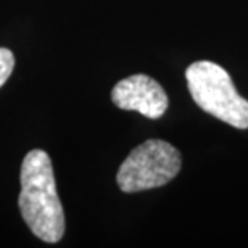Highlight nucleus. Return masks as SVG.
Segmentation results:
<instances>
[{
  "instance_id": "1",
  "label": "nucleus",
  "mask_w": 248,
  "mask_h": 248,
  "mask_svg": "<svg viewBox=\"0 0 248 248\" xmlns=\"http://www.w3.org/2000/svg\"><path fill=\"white\" fill-rule=\"evenodd\" d=\"M18 206L32 234L55 244L64 234V213L57 193L52 160L44 150H31L21 165Z\"/></svg>"
},
{
  "instance_id": "2",
  "label": "nucleus",
  "mask_w": 248,
  "mask_h": 248,
  "mask_svg": "<svg viewBox=\"0 0 248 248\" xmlns=\"http://www.w3.org/2000/svg\"><path fill=\"white\" fill-rule=\"evenodd\" d=\"M193 102L203 111L237 129H248V100L237 92L229 73L213 62H195L186 71Z\"/></svg>"
},
{
  "instance_id": "3",
  "label": "nucleus",
  "mask_w": 248,
  "mask_h": 248,
  "mask_svg": "<svg viewBox=\"0 0 248 248\" xmlns=\"http://www.w3.org/2000/svg\"><path fill=\"white\" fill-rule=\"evenodd\" d=\"M181 166L182 158L176 147L160 139H152L129 153L120 166L116 182L126 193L148 190L171 182Z\"/></svg>"
},
{
  "instance_id": "4",
  "label": "nucleus",
  "mask_w": 248,
  "mask_h": 248,
  "mask_svg": "<svg viewBox=\"0 0 248 248\" xmlns=\"http://www.w3.org/2000/svg\"><path fill=\"white\" fill-rule=\"evenodd\" d=\"M111 100L121 110L139 111L150 120L161 118L168 108L165 89L147 74H134L120 81L111 91Z\"/></svg>"
},
{
  "instance_id": "5",
  "label": "nucleus",
  "mask_w": 248,
  "mask_h": 248,
  "mask_svg": "<svg viewBox=\"0 0 248 248\" xmlns=\"http://www.w3.org/2000/svg\"><path fill=\"white\" fill-rule=\"evenodd\" d=\"M15 68V57L8 48L0 47V87L7 82Z\"/></svg>"
}]
</instances>
